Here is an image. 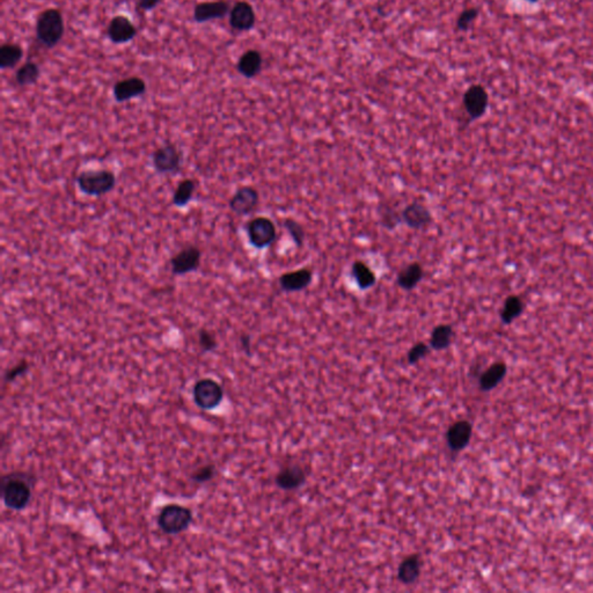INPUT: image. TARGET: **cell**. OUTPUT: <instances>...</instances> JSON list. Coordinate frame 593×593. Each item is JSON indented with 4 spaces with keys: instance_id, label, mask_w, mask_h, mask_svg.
Returning a JSON list of instances; mask_svg holds the SVG:
<instances>
[{
    "instance_id": "1",
    "label": "cell",
    "mask_w": 593,
    "mask_h": 593,
    "mask_svg": "<svg viewBox=\"0 0 593 593\" xmlns=\"http://www.w3.org/2000/svg\"><path fill=\"white\" fill-rule=\"evenodd\" d=\"M35 479L27 473H10L1 479V495L6 508L21 511L27 508L31 498Z\"/></svg>"
},
{
    "instance_id": "2",
    "label": "cell",
    "mask_w": 593,
    "mask_h": 593,
    "mask_svg": "<svg viewBox=\"0 0 593 593\" xmlns=\"http://www.w3.org/2000/svg\"><path fill=\"white\" fill-rule=\"evenodd\" d=\"M75 182L82 194L100 197L110 194L115 189L117 178L112 170L100 168L82 171L75 179Z\"/></svg>"
},
{
    "instance_id": "3",
    "label": "cell",
    "mask_w": 593,
    "mask_h": 593,
    "mask_svg": "<svg viewBox=\"0 0 593 593\" xmlns=\"http://www.w3.org/2000/svg\"><path fill=\"white\" fill-rule=\"evenodd\" d=\"M64 31V19L57 8H48L38 15L36 38L45 48L52 49L59 45Z\"/></svg>"
},
{
    "instance_id": "4",
    "label": "cell",
    "mask_w": 593,
    "mask_h": 593,
    "mask_svg": "<svg viewBox=\"0 0 593 593\" xmlns=\"http://www.w3.org/2000/svg\"><path fill=\"white\" fill-rule=\"evenodd\" d=\"M191 522L193 512L190 509L179 504L166 505L158 517V525L166 534H180L188 530Z\"/></svg>"
},
{
    "instance_id": "5",
    "label": "cell",
    "mask_w": 593,
    "mask_h": 593,
    "mask_svg": "<svg viewBox=\"0 0 593 593\" xmlns=\"http://www.w3.org/2000/svg\"><path fill=\"white\" fill-rule=\"evenodd\" d=\"M248 241L255 249H266L275 243L277 229L275 223L264 216H257L246 224Z\"/></svg>"
},
{
    "instance_id": "6",
    "label": "cell",
    "mask_w": 593,
    "mask_h": 593,
    "mask_svg": "<svg viewBox=\"0 0 593 593\" xmlns=\"http://www.w3.org/2000/svg\"><path fill=\"white\" fill-rule=\"evenodd\" d=\"M183 164V152L178 145L173 143L165 144L152 153V165L154 171L161 175H175L180 173Z\"/></svg>"
},
{
    "instance_id": "7",
    "label": "cell",
    "mask_w": 593,
    "mask_h": 593,
    "mask_svg": "<svg viewBox=\"0 0 593 593\" xmlns=\"http://www.w3.org/2000/svg\"><path fill=\"white\" fill-rule=\"evenodd\" d=\"M193 396L201 410H213L222 403L224 392L222 386L213 379H201L195 384Z\"/></svg>"
},
{
    "instance_id": "8",
    "label": "cell",
    "mask_w": 593,
    "mask_h": 593,
    "mask_svg": "<svg viewBox=\"0 0 593 593\" xmlns=\"http://www.w3.org/2000/svg\"><path fill=\"white\" fill-rule=\"evenodd\" d=\"M463 105L471 121H476L483 117L489 106V94L487 89L479 84L470 86L463 96Z\"/></svg>"
},
{
    "instance_id": "9",
    "label": "cell",
    "mask_w": 593,
    "mask_h": 593,
    "mask_svg": "<svg viewBox=\"0 0 593 593\" xmlns=\"http://www.w3.org/2000/svg\"><path fill=\"white\" fill-rule=\"evenodd\" d=\"M202 250L197 246H188L181 249L171 259L172 273L174 276H183L195 273L201 267Z\"/></svg>"
},
{
    "instance_id": "10",
    "label": "cell",
    "mask_w": 593,
    "mask_h": 593,
    "mask_svg": "<svg viewBox=\"0 0 593 593\" xmlns=\"http://www.w3.org/2000/svg\"><path fill=\"white\" fill-rule=\"evenodd\" d=\"M403 224L414 231H422L429 227L433 222V212L424 203L419 201L410 202L401 210Z\"/></svg>"
},
{
    "instance_id": "11",
    "label": "cell",
    "mask_w": 593,
    "mask_h": 593,
    "mask_svg": "<svg viewBox=\"0 0 593 593\" xmlns=\"http://www.w3.org/2000/svg\"><path fill=\"white\" fill-rule=\"evenodd\" d=\"M260 204V193L252 186L238 188L232 197L230 198L229 207L231 211L238 216H248L255 211Z\"/></svg>"
},
{
    "instance_id": "12",
    "label": "cell",
    "mask_w": 593,
    "mask_h": 593,
    "mask_svg": "<svg viewBox=\"0 0 593 593\" xmlns=\"http://www.w3.org/2000/svg\"><path fill=\"white\" fill-rule=\"evenodd\" d=\"M313 270L310 268H300V269L292 270L280 275L278 278V285L280 290L285 294L301 292L310 287L313 282Z\"/></svg>"
},
{
    "instance_id": "13",
    "label": "cell",
    "mask_w": 593,
    "mask_h": 593,
    "mask_svg": "<svg viewBox=\"0 0 593 593\" xmlns=\"http://www.w3.org/2000/svg\"><path fill=\"white\" fill-rule=\"evenodd\" d=\"M107 35L115 45H124L136 38L137 29L128 17L117 15L110 20V26L107 28Z\"/></svg>"
},
{
    "instance_id": "14",
    "label": "cell",
    "mask_w": 593,
    "mask_h": 593,
    "mask_svg": "<svg viewBox=\"0 0 593 593\" xmlns=\"http://www.w3.org/2000/svg\"><path fill=\"white\" fill-rule=\"evenodd\" d=\"M255 22V10L247 1H238L230 12V26L234 31H252Z\"/></svg>"
},
{
    "instance_id": "15",
    "label": "cell",
    "mask_w": 593,
    "mask_h": 593,
    "mask_svg": "<svg viewBox=\"0 0 593 593\" xmlns=\"http://www.w3.org/2000/svg\"><path fill=\"white\" fill-rule=\"evenodd\" d=\"M147 92V84L138 77L123 79L115 84L113 89L114 99L117 103H122L142 96Z\"/></svg>"
},
{
    "instance_id": "16",
    "label": "cell",
    "mask_w": 593,
    "mask_h": 593,
    "mask_svg": "<svg viewBox=\"0 0 593 593\" xmlns=\"http://www.w3.org/2000/svg\"><path fill=\"white\" fill-rule=\"evenodd\" d=\"M229 12H231V6L227 1L224 0L207 1V3L196 5L194 10V20L198 24H203L215 19H223Z\"/></svg>"
},
{
    "instance_id": "17",
    "label": "cell",
    "mask_w": 593,
    "mask_h": 593,
    "mask_svg": "<svg viewBox=\"0 0 593 593\" xmlns=\"http://www.w3.org/2000/svg\"><path fill=\"white\" fill-rule=\"evenodd\" d=\"M472 433H473V428L471 423L467 421H459L454 423L447 431V445L454 452L464 450L471 440Z\"/></svg>"
},
{
    "instance_id": "18",
    "label": "cell",
    "mask_w": 593,
    "mask_h": 593,
    "mask_svg": "<svg viewBox=\"0 0 593 593\" xmlns=\"http://www.w3.org/2000/svg\"><path fill=\"white\" fill-rule=\"evenodd\" d=\"M424 268L419 262H412L400 270L396 283L403 291H413L424 278Z\"/></svg>"
},
{
    "instance_id": "19",
    "label": "cell",
    "mask_w": 593,
    "mask_h": 593,
    "mask_svg": "<svg viewBox=\"0 0 593 593\" xmlns=\"http://www.w3.org/2000/svg\"><path fill=\"white\" fill-rule=\"evenodd\" d=\"M262 55L255 49H250L242 54L237 64L239 73L247 79H252L262 70Z\"/></svg>"
},
{
    "instance_id": "20",
    "label": "cell",
    "mask_w": 593,
    "mask_h": 593,
    "mask_svg": "<svg viewBox=\"0 0 593 593\" xmlns=\"http://www.w3.org/2000/svg\"><path fill=\"white\" fill-rule=\"evenodd\" d=\"M352 276L361 291L370 290L377 284V275L363 260L354 261L352 264Z\"/></svg>"
},
{
    "instance_id": "21",
    "label": "cell",
    "mask_w": 593,
    "mask_h": 593,
    "mask_svg": "<svg viewBox=\"0 0 593 593\" xmlns=\"http://www.w3.org/2000/svg\"><path fill=\"white\" fill-rule=\"evenodd\" d=\"M508 368L503 361H498L491 365L480 377V389L483 392H489L501 384L506 375Z\"/></svg>"
},
{
    "instance_id": "22",
    "label": "cell",
    "mask_w": 593,
    "mask_h": 593,
    "mask_svg": "<svg viewBox=\"0 0 593 593\" xmlns=\"http://www.w3.org/2000/svg\"><path fill=\"white\" fill-rule=\"evenodd\" d=\"M454 338V329L451 324H437L430 335V348L436 352L449 348Z\"/></svg>"
},
{
    "instance_id": "23",
    "label": "cell",
    "mask_w": 593,
    "mask_h": 593,
    "mask_svg": "<svg viewBox=\"0 0 593 593\" xmlns=\"http://www.w3.org/2000/svg\"><path fill=\"white\" fill-rule=\"evenodd\" d=\"M305 473L299 466H290L280 472L276 477V483L284 490H292L300 487L305 482Z\"/></svg>"
},
{
    "instance_id": "24",
    "label": "cell",
    "mask_w": 593,
    "mask_h": 593,
    "mask_svg": "<svg viewBox=\"0 0 593 593\" xmlns=\"http://www.w3.org/2000/svg\"><path fill=\"white\" fill-rule=\"evenodd\" d=\"M525 310V303L520 296L517 294H510L504 300L503 307L500 312V317L504 324H511L513 321L517 320L523 312Z\"/></svg>"
},
{
    "instance_id": "25",
    "label": "cell",
    "mask_w": 593,
    "mask_h": 593,
    "mask_svg": "<svg viewBox=\"0 0 593 593\" xmlns=\"http://www.w3.org/2000/svg\"><path fill=\"white\" fill-rule=\"evenodd\" d=\"M198 182L195 179L188 178L181 181L175 188L172 202L177 208H186L194 196Z\"/></svg>"
},
{
    "instance_id": "26",
    "label": "cell",
    "mask_w": 593,
    "mask_h": 593,
    "mask_svg": "<svg viewBox=\"0 0 593 593\" xmlns=\"http://www.w3.org/2000/svg\"><path fill=\"white\" fill-rule=\"evenodd\" d=\"M421 573V561L419 555H410L403 560L399 566L398 578L403 584H412L419 578Z\"/></svg>"
},
{
    "instance_id": "27",
    "label": "cell",
    "mask_w": 593,
    "mask_h": 593,
    "mask_svg": "<svg viewBox=\"0 0 593 593\" xmlns=\"http://www.w3.org/2000/svg\"><path fill=\"white\" fill-rule=\"evenodd\" d=\"M379 220L382 227L389 231L396 230L398 226L403 224L401 211H398L393 205L382 203L378 207Z\"/></svg>"
},
{
    "instance_id": "28",
    "label": "cell",
    "mask_w": 593,
    "mask_h": 593,
    "mask_svg": "<svg viewBox=\"0 0 593 593\" xmlns=\"http://www.w3.org/2000/svg\"><path fill=\"white\" fill-rule=\"evenodd\" d=\"M24 57V50L19 45L6 43L0 48V68H12Z\"/></svg>"
},
{
    "instance_id": "29",
    "label": "cell",
    "mask_w": 593,
    "mask_h": 593,
    "mask_svg": "<svg viewBox=\"0 0 593 593\" xmlns=\"http://www.w3.org/2000/svg\"><path fill=\"white\" fill-rule=\"evenodd\" d=\"M41 70L34 61H27L15 73V82L19 86L33 85L38 82Z\"/></svg>"
},
{
    "instance_id": "30",
    "label": "cell",
    "mask_w": 593,
    "mask_h": 593,
    "mask_svg": "<svg viewBox=\"0 0 593 593\" xmlns=\"http://www.w3.org/2000/svg\"><path fill=\"white\" fill-rule=\"evenodd\" d=\"M283 227L287 230L296 248H303L305 245V239H306V231L303 229V226L296 219L287 217L283 220Z\"/></svg>"
},
{
    "instance_id": "31",
    "label": "cell",
    "mask_w": 593,
    "mask_h": 593,
    "mask_svg": "<svg viewBox=\"0 0 593 593\" xmlns=\"http://www.w3.org/2000/svg\"><path fill=\"white\" fill-rule=\"evenodd\" d=\"M480 14V10L477 7H470L466 10H463L457 19V27L459 31H467L471 29L472 24L476 20L477 17Z\"/></svg>"
},
{
    "instance_id": "32",
    "label": "cell",
    "mask_w": 593,
    "mask_h": 593,
    "mask_svg": "<svg viewBox=\"0 0 593 593\" xmlns=\"http://www.w3.org/2000/svg\"><path fill=\"white\" fill-rule=\"evenodd\" d=\"M198 343L204 352H213L218 347V342L215 335L205 328H202L198 331Z\"/></svg>"
},
{
    "instance_id": "33",
    "label": "cell",
    "mask_w": 593,
    "mask_h": 593,
    "mask_svg": "<svg viewBox=\"0 0 593 593\" xmlns=\"http://www.w3.org/2000/svg\"><path fill=\"white\" fill-rule=\"evenodd\" d=\"M429 352L430 345H426L424 342H417L416 345H414L413 347L410 348V352H408V355H407V358H408L410 364H416V363H419L421 359L426 357Z\"/></svg>"
},
{
    "instance_id": "34",
    "label": "cell",
    "mask_w": 593,
    "mask_h": 593,
    "mask_svg": "<svg viewBox=\"0 0 593 593\" xmlns=\"http://www.w3.org/2000/svg\"><path fill=\"white\" fill-rule=\"evenodd\" d=\"M213 475H215V467L212 465H207L194 472V474L191 475V480L197 483H204L211 480Z\"/></svg>"
},
{
    "instance_id": "35",
    "label": "cell",
    "mask_w": 593,
    "mask_h": 593,
    "mask_svg": "<svg viewBox=\"0 0 593 593\" xmlns=\"http://www.w3.org/2000/svg\"><path fill=\"white\" fill-rule=\"evenodd\" d=\"M28 368H29V365H28L27 361H21V363L15 365L13 368H10V370H7L6 373H5V382H13V380H15L17 377H21V375H24V373H27Z\"/></svg>"
},
{
    "instance_id": "36",
    "label": "cell",
    "mask_w": 593,
    "mask_h": 593,
    "mask_svg": "<svg viewBox=\"0 0 593 593\" xmlns=\"http://www.w3.org/2000/svg\"><path fill=\"white\" fill-rule=\"evenodd\" d=\"M159 3L160 0H138V8L143 10H153Z\"/></svg>"
},
{
    "instance_id": "37",
    "label": "cell",
    "mask_w": 593,
    "mask_h": 593,
    "mask_svg": "<svg viewBox=\"0 0 593 593\" xmlns=\"http://www.w3.org/2000/svg\"><path fill=\"white\" fill-rule=\"evenodd\" d=\"M240 343H241L242 350H243L247 355H250V336H249L248 334L241 335V338H240Z\"/></svg>"
},
{
    "instance_id": "38",
    "label": "cell",
    "mask_w": 593,
    "mask_h": 593,
    "mask_svg": "<svg viewBox=\"0 0 593 593\" xmlns=\"http://www.w3.org/2000/svg\"><path fill=\"white\" fill-rule=\"evenodd\" d=\"M525 1H529V3H538L539 0H525Z\"/></svg>"
}]
</instances>
